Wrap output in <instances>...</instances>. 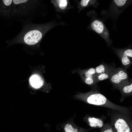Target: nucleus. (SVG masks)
<instances>
[{"mask_svg":"<svg viewBox=\"0 0 132 132\" xmlns=\"http://www.w3.org/2000/svg\"><path fill=\"white\" fill-rule=\"evenodd\" d=\"M87 102L90 104L108 108L124 113H129L127 108L117 105L110 101L103 95L99 93H93L89 96Z\"/></svg>","mask_w":132,"mask_h":132,"instance_id":"f257e3e1","label":"nucleus"},{"mask_svg":"<svg viewBox=\"0 0 132 132\" xmlns=\"http://www.w3.org/2000/svg\"><path fill=\"white\" fill-rule=\"evenodd\" d=\"M113 127L116 132H131L128 121L122 116H118L113 120Z\"/></svg>","mask_w":132,"mask_h":132,"instance_id":"f03ea898","label":"nucleus"},{"mask_svg":"<svg viewBox=\"0 0 132 132\" xmlns=\"http://www.w3.org/2000/svg\"><path fill=\"white\" fill-rule=\"evenodd\" d=\"M42 34L39 30H29L25 33L22 38L24 43L27 44H35L41 40Z\"/></svg>","mask_w":132,"mask_h":132,"instance_id":"7ed1b4c3","label":"nucleus"},{"mask_svg":"<svg viewBox=\"0 0 132 132\" xmlns=\"http://www.w3.org/2000/svg\"><path fill=\"white\" fill-rule=\"evenodd\" d=\"M29 81L31 86L35 89L40 88L44 84L43 81L41 77L37 74L32 76L29 78Z\"/></svg>","mask_w":132,"mask_h":132,"instance_id":"20e7f679","label":"nucleus"},{"mask_svg":"<svg viewBox=\"0 0 132 132\" xmlns=\"http://www.w3.org/2000/svg\"><path fill=\"white\" fill-rule=\"evenodd\" d=\"M128 75L126 73L122 70H120L118 73L113 75L111 79L113 83L118 84L122 80L126 79Z\"/></svg>","mask_w":132,"mask_h":132,"instance_id":"39448f33","label":"nucleus"},{"mask_svg":"<svg viewBox=\"0 0 132 132\" xmlns=\"http://www.w3.org/2000/svg\"><path fill=\"white\" fill-rule=\"evenodd\" d=\"M87 121L89 125L91 127L100 128L103 126V121L101 119L93 117H89Z\"/></svg>","mask_w":132,"mask_h":132,"instance_id":"423d86ee","label":"nucleus"},{"mask_svg":"<svg viewBox=\"0 0 132 132\" xmlns=\"http://www.w3.org/2000/svg\"><path fill=\"white\" fill-rule=\"evenodd\" d=\"M91 27L93 30L98 33H102L104 29V25L102 22L96 20L91 24Z\"/></svg>","mask_w":132,"mask_h":132,"instance_id":"0eeeda50","label":"nucleus"},{"mask_svg":"<svg viewBox=\"0 0 132 132\" xmlns=\"http://www.w3.org/2000/svg\"><path fill=\"white\" fill-rule=\"evenodd\" d=\"M128 57H132V50L129 49L126 50L124 52L121 59V62L124 65H129L131 61Z\"/></svg>","mask_w":132,"mask_h":132,"instance_id":"6e6552de","label":"nucleus"},{"mask_svg":"<svg viewBox=\"0 0 132 132\" xmlns=\"http://www.w3.org/2000/svg\"><path fill=\"white\" fill-rule=\"evenodd\" d=\"M64 132H84L82 129L70 123L66 124L64 127Z\"/></svg>","mask_w":132,"mask_h":132,"instance_id":"1a4fd4ad","label":"nucleus"},{"mask_svg":"<svg viewBox=\"0 0 132 132\" xmlns=\"http://www.w3.org/2000/svg\"><path fill=\"white\" fill-rule=\"evenodd\" d=\"M58 1L59 7L61 9L64 10L66 8L67 4V0H58Z\"/></svg>","mask_w":132,"mask_h":132,"instance_id":"9d476101","label":"nucleus"},{"mask_svg":"<svg viewBox=\"0 0 132 132\" xmlns=\"http://www.w3.org/2000/svg\"><path fill=\"white\" fill-rule=\"evenodd\" d=\"M95 70L96 72L98 73H103L105 71V67L103 65L101 64L96 68Z\"/></svg>","mask_w":132,"mask_h":132,"instance_id":"9b49d317","label":"nucleus"},{"mask_svg":"<svg viewBox=\"0 0 132 132\" xmlns=\"http://www.w3.org/2000/svg\"><path fill=\"white\" fill-rule=\"evenodd\" d=\"M95 69L94 68H91L86 72V76L87 77L92 78V75L95 74Z\"/></svg>","mask_w":132,"mask_h":132,"instance_id":"f8f14e48","label":"nucleus"},{"mask_svg":"<svg viewBox=\"0 0 132 132\" xmlns=\"http://www.w3.org/2000/svg\"><path fill=\"white\" fill-rule=\"evenodd\" d=\"M124 92L126 93H129L132 91V84L124 86L123 89Z\"/></svg>","mask_w":132,"mask_h":132,"instance_id":"ddd939ff","label":"nucleus"},{"mask_svg":"<svg viewBox=\"0 0 132 132\" xmlns=\"http://www.w3.org/2000/svg\"><path fill=\"white\" fill-rule=\"evenodd\" d=\"M126 1V0H114V1L117 6H121L125 4Z\"/></svg>","mask_w":132,"mask_h":132,"instance_id":"4468645a","label":"nucleus"},{"mask_svg":"<svg viewBox=\"0 0 132 132\" xmlns=\"http://www.w3.org/2000/svg\"><path fill=\"white\" fill-rule=\"evenodd\" d=\"M108 77V75L107 74L103 73L98 76V78L100 80H103L107 79Z\"/></svg>","mask_w":132,"mask_h":132,"instance_id":"2eb2a0df","label":"nucleus"},{"mask_svg":"<svg viewBox=\"0 0 132 132\" xmlns=\"http://www.w3.org/2000/svg\"><path fill=\"white\" fill-rule=\"evenodd\" d=\"M86 83L88 85H91L94 82V80L92 78L88 77L85 80Z\"/></svg>","mask_w":132,"mask_h":132,"instance_id":"dca6fc26","label":"nucleus"},{"mask_svg":"<svg viewBox=\"0 0 132 132\" xmlns=\"http://www.w3.org/2000/svg\"><path fill=\"white\" fill-rule=\"evenodd\" d=\"M2 2L6 6H9L11 4L12 2V0H3Z\"/></svg>","mask_w":132,"mask_h":132,"instance_id":"f3484780","label":"nucleus"},{"mask_svg":"<svg viewBox=\"0 0 132 132\" xmlns=\"http://www.w3.org/2000/svg\"><path fill=\"white\" fill-rule=\"evenodd\" d=\"M89 1V0H82L81 2V4L82 6H86L87 5Z\"/></svg>","mask_w":132,"mask_h":132,"instance_id":"a211bd4d","label":"nucleus"},{"mask_svg":"<svg viewBox=\"0 0 132 132\" xmlns=\"http://www.w3.org/2000/svg\"><path fill=\"white\" fill-rule=\"evenodd\" d=\"M27 0H13L12 2L15 4H18L27 1Z\"/></svg>","mask_w":132,"mask_h":132,"instance_id":"6ab92c4d","label":"nucleus"},{"mask_svg":"<svg viewBox=\"0 0 132 132\" xmlns=\"http://www.w3.org/2000/svg\"><path fill=\"white\" fill-rule=\"evenodd\" d=\"M102 132H114L112 128L109 127L104 129Z\"/></svg>","mask_w":132,"mask_h":132,"instance_id":"aec40b11","label":"nucleus"}]
</instances>
